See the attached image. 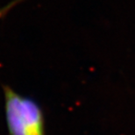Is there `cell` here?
Segmentation results:
<instances>
[{"label": "cell", "instance_id": "1", "mask_svg": "<svg viewBox=\"0 0 135 135\" xmlns=\"http://www.w3.org/2000/svg\"><path fill=\"white\" fill-rule=\"evenodd\" d=\"M3 90L9 135H46L44 112L39 103L7 85Z\"/></svg>", "mask_w": 135, "mask_h": 135}]
</instances>
